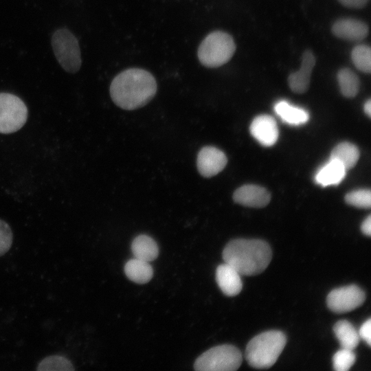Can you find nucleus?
I'll return each instance as SVG.
<instances>
[{
	"instance_id": "nucleus-1",
	"label": "nucleus",
	"mask_w": 371,
	"mask_h": 371,
	"mask_svg": "<svg viewBox=\"0 0 371 371\" xmlns=\"http://www.w3.org/2000/svg\"><path fill=\"white\" fill-rule=\"evenodd\" d=\"M157 89L155 77L139 68L127 69L117 74L110 86L113 102L124 110H135L148 104Z\"/></svg>"
},
{
	"instance_id": "nucleus-2",
	"label": "nucleus",
	"mask_w": 371,
	"mask_h": 371,
	"mask_svg": "<svg viewBox=\"0 0 371 371\" xmlns=\"http://www.w3.org/2000/svg\"><path fill=\"white\" fill-rule=\"evenodd\" d=\"M272 258L269 245L262 240L237 238L229 241L223 251L225 263L240 276H255L268 267Z\"/></svg>"
},
{
	"instance_id": "nucleus-3",
	"label": "nucleus",
	"mask_w": 371,
	"mask_h": 371,
	"mask_svg": "<svg viewBox=\"0 0 371 371\" xmlns=\"http://www.w3.org/2000/svg\"><path fill=\"white\" fill-rule=\"evenodd\" d=\"M286 343V335L282 331L272 330L263 332L248 342L245 350L246 360L254 368H269L276 362Z\"/></svg>"
},
{
	"instance_id": "nucleus-4",
	"label": "nucleus",
	"mask_w": 371,
	"mask_h": 371,
	"mask_svg": "<svg viewBox=\"0 0 371 371\" xmlns=\"http://www.w3.org/2000/svg\"><path fill=\"white\" fill-rule=\"evenodd\" d=\"M235 51L236 44L230 34L214 31L202 41L197 56L201 65L208 68H216L227 63Z\"/></svg>"
},
{
	"instance_id": "nucleus-5",
	"label": "nucleus",
	"mask_w": 371,
	"mask_h": 371,
	"mask_svg": "<svg viewBox=\"0 0 371 371\" xmlns=\"http://www.w3.org/2000/svg\"><path fill=\"white\" fill-rule=\"evenodd\" d=\"M243 361L241 352L234 346H214L200 355L194 368L198 371H234Z\"/></svg>"
},
{
	"instance_id": "nucleus-6",
	"label": "nucleus",
	"mask_w": 371,
	"mask_h": 371,
	"mask_svg": "<svg viewBox=\"0 0 371 371\" xmlns=\"http://www.w3.org/2000/svg\"><path fill=\"white\" fill-rule=\"evenodd\" d=\"M51 43L55 57L61 67L70 74L78 71L82 60L76 37L69 30L60 28L52 34Z\"/></svg>"
},
{
	"instance_id": "nucleus-7",
	"label": "nucleus",
	"mask_w": 371,
	"mask_h": 371,
	"mask_svg": "<svg viewBox=\"0 0 371 371\" xmlns=\"http://www.w3.org/2000/svg\"><path fill=\"white\" fill-rule=\"evenodd\" d=\"M27 109L18 96L9 93H0V133L17 131L25 123Z\"/></svg>"
},
{
	"instance_id": "nucleus-8",
	"label": "nucleus",
	"mask_w": 371,
	"mask_h": 371,
	"mask_svg": "<svg viewBox=\"0 0 371 371\" xmlns=\"http://www.w3.org/2000/svg\"><path fill=\"white\" fill-rule=\"evenodd\" d=\"M365 299L364 291L358 286L351 284L332 290L327 296L326 302L330 311L344 313L361 306Z\"/></svg>"
},
{
	"instance_id": "nucleus-9",
	"label": "nucleus",
	"mask_w": 371,
	"mask_h": 371,
	"mask_svg": "<svg viewBox=\"0 0 371 371\" xmlns=\"http://www.w3.org/2000/svg\"><path fill=\"white\" fill-rule=\"evenodd\" d=\"M227 162V157L222 150L214 146H204L198 153L196 166L201 176L211 177L221 172Z\"/></svg>"
},
{
	"instance_id": "nucleus-10",
	"label": "nucleus",
	"mask_w": 371,
	"mask_h": 371,
	"mask_svg": "<svg viewBox=\"0 0 371 371\" xmlns=\"http://www.w3.org/2000/svg\"><path fill=\"white\" fill-rule=\"evenodd\" d=\"M249 130L251 135L264 146L275 144L279 135L277 123L269 115L256 117L251 122Z\"/></svg>"
},
{
	"instance_id": "nucleus-11",
	"label": "nucleus",
	"mask_w": 371,
	"mask_h": 371,
	"mask_svg": "<svg viewBox=\"0 0 371 371\" xmlns=\"http://www.w3.org/2000/svg\"><path fill=\"white\" fill-rule=\"evenodd\" d=\"M315 61V57L311 50L303 52L299 70L290 74L288 78L289 85L293 92L304 93L307 91Z\"/></svg>"
},
{
	"instance_id": "nucleus-12",
	"label": "nucleus",
	"mask_w": 371,
	"mask_h": 371,
	"mask_svg": "<svg viewBox=\"0 0 371 371\" xmlns=\"http://www.w3.org/2000/svg\"><path fill=\"white\" fill-rule=\"evenodd\" d=\"M233 199L242 205L260 208L269 204L271 195L268 190L257 185H245L234 192Z\"/></svg>"
},
{
	"instance_id": "nucleus-13",
	"label": "nucleus",
	"mask_w": 371,
	"mask_h": 371,
	"mask_svg": "<svg viewBox=\"0 0 371 371\" xmlns=\"http://www.w3.org/2000/svg\"><path fill=\"white\" fill-rule=\"evenodd\" d=\"M333 34L350 41H359L367 37L369 28L364 22L352 19L343 18L337 20L332 26Z\"/></svg>"
},
{
	"instance_id": "nucleus-14",
	"label": "nucleus",
	"mask_w": 371,
	"mask_h": 371,
	"mask_svg": "<svg viewBox=\"0 0 371 371\" xmlns=\"http://www.w3.org/2000/svg\"><path fill=\"white\" fill-rule=\"evenodd\" d=\"M216 280L222 292L227 296L238 295L243 288L240 273L225 262L218 266Z\"/></svg>"
},
{
	"instance_id": "nucleus-15",
	"label": "nucleus",
	"mask_w": 371,
	"mask_h": 371,
	"mask_svg": "<svg viewBox=\"0 0 371 371\" xmlns=\"http://www.w3.org/2000/svg\"><path fill=\"white\" fill-rule=\"evenodd\" d=\"M346 168L335 159L330 160L316 173L315 180L322 186L339 184L346 175Z\"/></svg>"
},
{
	"instance_id": "nucleus-16",
	"label": "nucleus",
	"mask_w": 371,
	"mask_h": 371,
	"mask_svg": "<svg viewBox=\"0 0 371 371\" xmlns=\"http://www.w3.org/2000/svg\"><path fill=\"white\" fill-rule=\"evenodd\" d=\"M274 111L283 122L290 125H300L309 119L306 111L293 106L286 101L277 102L274 106Z\"/></svg>"
},
{
	"instance_id": "nucleus-17",
	"label": "nucleus",
	"mask_w": 371,
	"mask_h": 371,
	"mask_svg": "<svg viewBox=\"0 0 371 371\" xmlns=\"http://www.w3.org/2000/svg\"><path fill=\"white\" fill-rule=\"evenodd\" d=\"M131 250L135 258L150 262L158 256L159 248L153 238L147 235H139L134 238Z\"/></svg>"
},
{
	"instance_id": "nucleus-18",
	"label": "nucleus",
	"mask_w": 371,
	"mask_h": 371,
	"mask_svg": "<svg viewBox=\"0 0 371 371\" xmlns=\"http://www.w3.org/2000/svg\"><path fill=\"white\" fill-rule=\"evenodd\" d=\"M124 272L129 280L138 284L148 282L153 275V268L148 262L136 258L125 264Z\"/></svg>"
},
{
	"instance_id": "nucleus-19",
	"label": "nucleus",
	"mask_w": 371,
	"mask_h": 371,
	"mask_svg": "<svg viewBox=\"0 0 371 371\" xmlns=\"http://www.w3.org/2000/svg\"><path fill=\"white\" fill-rule=\"evenodd\" d=\"M333 331L341 348L353 350L358 346L360 339L359 333L350 322L338 321L333 326Z\"/></svg>"
},
{
	"instance_id": "nucleus-20",
	"label": "nucleus",
	"mask_w": 371,
	"mask_h": 371,
	"mask_svg": "<svg viewBox=\"0 0 371 371\" xmlns=\"http://www.w3.org/2000/svg\"><path fill=\"white\" fill-rule=\"evenodd\" d=\"M359 157L358 148L352 143L344 142L339 143L333 149L330 159L337 160L348 170L356 165Z\"/></svg>"
},
{
	"instance_id": "nucleus-21",
	"label": "nucleus",
	"mask_w": 371,
	"mask_h": 371,
	"mask_svg": "<svg viewBox=\"0 0 371 371\" xmlns=\"http://www.w3.org/2000/svg\"><path fill=\"white\" fill-rule=\"evenodd\" d=\"M337 80L341 94L348 98L357 95L359 89V80L350 69L341 68L337 73Z\"/></svg>"
},
{
	"instance_id": "nucleus-22",
	"label": "nucleus",
	"mask_w": 371,
	"mask_h": 371,
	"mask_svg": "<svg viewBox=\"0 0 371 371\" xmlns=\"http://www.w3.org/2000/svg\"><path fill=\"white\" fill-rule=\"evenodd\" d=\"M351 59L357 69L363 73H370L371 50L368 45L361 44L355 46L351 52Z\"/></svg>"
},
{
	"instance_id": "nucleus-23",
	"label": "nucleus",
	"mask_w": 371,
	"mask_h": 371,
	"mask_svg": "<svg viewBox=\"0 0 371 371\" xmlns=\"http://www.w3.org/2000/svg\"><path fill=\"white\" fill-rule=\"evenodd\" d=\"M71 361L60 355H51L43 359L38 364L37 370H74Z\"/></svg>"
},
{
	"instance_id": "nucleus-24",
	"label": "nucleus",
	"mask_w": 371,
	"mask_h": 371,
	"mask_svg": "<svg viewBox=\"0 0 371 371\" xmlns=\"http://www.w3.org/2000/svg\"><path fill=\"white\" fill-rule=\"evenodd\" d=\"M355 360L356 355L352 350L341 348L333 355V368L336 371H347L353 366Z\"/></svg>"
},
{
	"instance_id": "nucleus-25",
	"label": "nucleus",
	"mask_w": 371,
	"mask_h": 371,
	"mask_svg": "<svg viewBox=\"0 0 371 371\" xmlns=\"http://www.w3.org/2000/svg\"><path fill=\"white\" fill-rule=\"evenodd\" d=\"M345 201L348 205L359 208H370L371 205L370 190L361 189L352 191L345 196Z\"/></svg>"
},
{
	"instance_id": "nucleus-26",
	"label": "nucleus",
	"mask_w": 371,
	"mask_h": 371,
	"mask_svg": "<svg viewBox=\"0 0 371 371\" xmlns=\"http://www.w3.org/2000/svg\"><path fill=\"white\" fill-rule=\"evenodd\" d=\"M13 235L8 224L0 219V256L4 255L10 248Z\"/></svg>"
},
{
	"instance_id": "nucleus-27",
	"label": "nucleus",
	"mask_w": 371,
	"mask_h": 371,
	"mask_svg": "<svg viewBox=\"0 0 371 371\" xmlns=\"http://www.w3.org/2000/svg\"><path fill=\"white\" fill-rule=\"evenodd\" d=\"M359 337L364 340L367 344L370 346L371 345V319H368L361 326L358 332Z\"/></svg>"
},
{
	"instance_id": "nucleus-28",
	"label": "nucleus",
	"mask_w": 371,
	"mask_h": 371,
	"mask_svg": "<svg viewBox=\"0 0 371 371\" xmlns=\"http://www.w3.org/2000/svg\"><path fill=\"white\" fill-rule=\"evenodd\" d=\"M344 6L348 8H362L366 5L369 0H338Z\"/></svg>"
},
{
	"instance_id": "nucleus-29",
	"label": "nucleus",
	"mask_w": 371,
	"mask_h": 371,
	"mask_svg": "<svg viewBox=\"0 0 371 371\" xmlns=\"http://www.w3.org/2000/svg\"><path fill=\"white\" fill-rule=\"evenodd\" d=\"M361 230L363 234L370 236L371 235V216L369 215L362 223Z\"/></svg>"
},
{
	"instance_id": "nucleus-30",
	"label": "nucleus",
	"mask_w": 371,
	"mask_h": 371,
	"mask_svg": "<svg viewBox=\"0 0 371 371\" xmlns=\"http://www.w3.org/2000/svg\"><path fill=\"white\" fill-rule=\"evenodd\" d=\"M364 111L369 116H371V100L369 99L364 104Z\"/></svg>"
}]
</instances>
